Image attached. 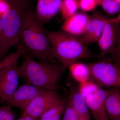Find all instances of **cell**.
I'll return each instance as SVG.
<instances>
[{"label": "cell", "mask_w": 120, "mask_h": 120, "mask_svg": "<svg viewBox=\"0 0 120 120\" xmlns=\"http://www.w3.org/2000/svg\"><path fill=\"white\" fill-rule=\"evenodd\" d=\"M29 8L24 15L19 37V44L39 60L54 61L47 31Z\"/></svg>", "instance_id": "6da1fadb"}, {"label": "cell", "mask_w": 120, "mask_h": 120, "mask_svg": "<svg viewBox=\"0 0 120 120\" xmlns=\"http://www.w3.org/2000/svg\"><path fill=\"white\" fill-rule=\"evenodd\" d=\"M22 65L19 67L20 77L27 83L50 90H57L64 70L60 64L54 61H36L24 55Z\"/></svg>", "instance_id": "7a4b0ae2"}, {"label": "cell", "mask_w": 120, "mask_h": 120, "mask_svg": "<svg viewBox=\"0 0 120 120\" xmlns=\"http://www.w3.org/2000/svg\"><path fill=\"white\" fill-rule=\"evenodd\" d=\"M47 34L51 45L52 58L57 60L64 71L79 60L94 56L80 36L61 30L47 31Z\"/></svg>", "instance_id": "3957f363"}, {"label": "cell", "mask_w": 120, "mask_h": 120, "mask_svg": "<svg viewBox=\"0 0 120 120\" xmlns=\"http://www.w3.org/2000/svg\"><path fill=\"white\" fill-rule=\"evenodd\" d=\"M10 8L2 17L3 31L0 39V60L9 50L19 44V34L29 0H10Z\"/></svg>", "instance_id": "277c9868"}, {"label": "cell", "mask_w": 120, "mask_h": 120, "mask_svg": "<svg viewBox=\"0 0 120 120\" xmlns=\"http://www.w3.org/2000/svg\"><path fill=\"white\" fill-rule=\"evenodd\" d=\"M88 64L91 79L100 87L120 89V71L110 58Z\"/></svg>", "instance_id": "5b68a950"}, {"label": "cell", "mask_w": 120, "mask_h": 120, "mask_svg": "<svg viewBox=\"0 0 120 120\" xmlns=\"http://www.w3.org/2000/svg\"><path fill=\"white\" fill-rule=\"evenodd\" d=\"M64 98L57 90H47L35 98L23 111L22 116L28 115L39 118L42 114Z\"/></svg>", "instance_id": "8992f818"}, {"label": "cell", "mask_w": 120, "mask_h": 120, "mask_svg": "<svg viewBox=\"0 0 120 120\" xmlns=\"http://www.w3.org/2000/svg\"><path fill=\"white\" fill-rule=\"evenodd\" d=\"M20 76L17 61L5 67L0 71V99L7 101L18 88Z\"/></svg>", "instance_id": "52a82bcc"}, {"label": "cell", "mask_w": 120, "mask_h": 120, "mask_svg": "<svg viewBox=\"0 0 120 120\" xmlns=\"http://www.w3.org/2000/svg\"><path fill=\"white\" fill-rule=\"evenodd\" d=\"M120 34V24L107 20L103 32L97 41L100 49L99 58H103L114 53Z\"/></svg>", "instance_id": "ba28073f"}, {"label": "cell", "mask_w": 120, "mask_h": 120, "mask_svg": "<svg viewBox=\"0 0 120 120\" xmlns=\"http://www.w3.org/2000/svg\"><path fill=\"white\" fill-rule=\"evenodd\" d=\"M47 90H49L27 83L18 87L8 101L0 99V103L15 106L23 111L35 98Z\"/></svg>", "instance_id": "9c48e42d"}, {"label": "cell", "mask_w": 120, "mask_h": 120, "mask_svg": "<svg viewBox=\"0 0 120 120\" xmlns=\"http://www.w3.org/2000/svg\"><path fill=\"white\" fill-rule=\"evenodd\" d=\"M107 19L99 13H95L90 16L86 31L80 36L84 43L86 45L98 41L103 32Z\"/></svg>", "instance_id": "30bf717a"}, {"label": "cell", "mask_w": 120, "mask_h": 120, "mask_svg": "<svg viewBox=\"0 0 120 120\" xmlns=\"http://www.w3.org/2000/svg\"><path fill=\"white\" fill-rule=\"evenodd\" d=\"M107 93V89L101 87L94 94L85 98L94 120H109L105 109V99Z\"/></svg>", "instance_id": "8fae6325"}, {"label": "cell", "mask_w": 120, "mask_h": 120, "mask_svg": "<svg viewBox=\"0 0 120 120\" xmlns=\"http://www.w3.org/2000/svg\"><path fill=\"white\" fill-rule=\"evenodd\" d=\"M90 18L84 12H76L64 20L61 30L75 36H81L86 31Z\"/></svg>", "instance_id": "7c38bea8"}, {"label": "cell", "mask_w": 120, "mask_h": 120, "mask_svg": "<svg viewBox=\"0 0 120 120\" xmlns=\"http://www.w3.org/2000/svg\"><path fill=\"white\" fill-rule=\"evenodd\" d=\"M62 0H38L35 11L39 20L44 24L52 19L60 11Z\"/></svg>", "instance_id": "4fadbf2b"}, {"label": "cell", "mask_w": 120, "mask_h": 120, "mask_svg": "<svg viewBox=\"0 0 120 120\" xmlns=\"http://www.w3.org/2000/svg\"><path fill=\"white\" fill-rule=\"evenodd\" d=\"M105 109L109 120L120 119V89H107L105 101Z\"/></svg>", "instance_id": "5bb4252c"}, {"label": "cell", "mask_w": 120, "mask_h": 120, "mask_svg": "<svg viewBox=\"0 0 120 120\" xmlns=\"http://www.w3.org/2000/svg\"><path fill=\"white\" fill-rule=\"evenodd\" d=\"M68 98L73 108L82 120H91V113L86 99L80 94L78 88H71Z\"/></svg>", "instance_id": "9a60e30c"}, {"label": "cell", "mask_w": 120, "mask_h": 120, "mask_svg": "<svg viewBox=\"0 0 120 120\" xmlns=\"http://www.w3.org/2000/svg\"><path fill=\"white\" fill-rule=\"evenodd\" d=\"M72 77L79 84L91 79L90 72L88 64L75 62L68 67Z\"/></svg>", "instance_id": "2e32d148"}, {"label": "cell", "mask_w": 120, "mask_h": 120, "mask_svg": "<svg viewBox=\"0 0 120 120\" xmlns=\"http://www.w3.org/2000/svg\"><path fill=\"white\" fill-rule=\"evenodd\" d=\"M67 101L64 98L42 114L39 120H60L64 112Z\"/></svg>", "instance_id": "e0dca14e"}, {"label": "cell", "mask_w": 120, "mask_h": 120, "mask_svg": "<svg viewBox=\"0 0 120 120\" xmlns=\"http://www.w3.org/2000/svg\"><path fill=\"white\" fill-rule=\"evenodd\" d=\"M79 8L78 0H62L60 9L62 19H67L76 13Z\"/></svg>", "instance_id": "ac0fdd59"}, {"label": "cell", "mask_w": 120, "mask_h": 120, "mask_svg": "<svg viewBox=\"0 0 120 120\" xmlns=\"http://www.w3.org/2000/svg\"><path fill=\"white\" fill-rule=\"evenodd\" d=\"M18 49L14 52L9 54L0 61V71L5 67L13 62L18 61L21 56L26 53V50L22 45H19Z\"/></svg>", "instance_id": "d6986e66"}, {"label": "cell", "mask_w": 120, "mask_h": 120, "mask_svg": "<svg viewBox=\"0 0 120 120\" xmlns=\"http://www.w3.org/2000/svg\"><path fill=\"white\" fill-rule=\"evenodd\" d=\"M78 89L83 97L86 98L89 95L94 94L101 87L95 82L90 79L79 84Z\"/></svg>", "instance_id": "ffe728a7"}, {"label": "cell", "mask_w": 120, "mask_h": 120, "mask_svg": "<svg viewBox=\"0 0 120 120\" xmlns=\"http://www.w3.org/2000/svg\"><path fill=\"white\" fill-rule=\"evenodd\" d=\"M98 4L101 6L108 15H114L120 11V5L114 0H97Z\"/></svg>", "instance_id": "44dd1931"}, {"label": "cell", "mask_w": 120, "mask_h": 120, "mask_svg": "<svg viewBox=\"0 0 120 120\" xmlns=\"http://www.w3.org/2000/svg\"><path fill=\"white\" fill-rule=\"evenodd\" d=\"M61 120H82L75 111L68 98H67L66 106Z\"/></svg>", "instance_id": "7402d4cb"}, {"label": "cell", "mask_w": 120, "mask_h": 120, "mask_svg": "<svg viewBox=\"0 0 120 120\" xmlns=\"http://www.w3.org/2000/svg\"><path fill=\"white\" fill-rule=\"evenodd\" d=\"M79 8L84 12L93 11L97 7V0H78Z\"/></svg>", "instance_id": "603a6c76"}, {"label": "cell", "mask_w": 120, "mask_h": 120, "mask_svg": "<svg viewBox=\"0 0 120 120\" xmlns=\"http://www.w3.org/2000/svg\"><path fill=\"white\" fill-rule=\"evenodd\" d=\"M10 8L9 2L4 0H0V17H2Z\"/></svg>", "instance_id": "cb8c5ba5"}, {"label": "cell", "mask_w": 120, "mask_h": 120, "mask_svg": "<svg viewBox=\"0 0 120 120\" xmlns=\"http://www.w3.org/2000/svg\"><path fill=\"white\" fill-rule=\"evenodd\" d=\"M15 113L11 109L5 114L3 120H15Z\"/></svg>", "instance_id": "d4e9b609"}, {"label": "cell", "mask_w": 120, "mask_h": 120, "mask_svg": "<svg viewBox=\"0 0 120 120\" xmlns=\"http://www.w3.org/2000/svg\"><path fill=\"white\" fill-rule=\"evenodd\" d=\"M110 56V57L112 58H114L120 56V34L118 40V44L117 46L116 50L114 53Z\"/></svg>", "instance_id": "484cf974"}, {"label": "cell", "mask_w": 120, "mask_h": 120, "mask_svg": "<svg viewBox=\"0 0 120 120\" xmlns=\"http://www.w3.org/2000/svg\"><path fill=\"white\" fill-rule=\"evenodd\" d=\"M107 20L108 22L120 24V12L116 17L110 19H108Z\"/></svg>", "instance_id": "4316f807"}, {"label": "cell", "mask_w": 120, "mask_h": 120, "mask_svg": "<svg viewBox=\"0 0 120 120\" xmlns=\"http://www.w3.org/2000/svg\"><path fill=\"white\" fill-rule=\"evenodd\" d=\"M120 71V56L114 58H110Z\"/></svg>", "instance_id": "83f0119b"}, {"label": "cell", "mask_w": 120, "mask_h": 120, "mask_svg": "<svg viewBox=\"0 0 120 120\" xmlns=\"http://www.w3.org/2000/svg\"><path fill=\"white\" fill-rule=\"evenodd\" d=\"M24 118V120H39V118H36L28 115L26 116H22Z\"/></svg>", "instance_id": "f1b7e54d"}, {"label": "cell", "mask_w": 120, "mask_h": 120, "mask_svg": "<svg viewBox=\"0 0 120 120\" xmlns=\"http://www.w3.org/2000/svg\"><path fill=\"white\" fill-rule=\"evenodd\" d=\"M2 31H3V26L2 17H0V39L2 35Z\"/></svg>", "instance_id": "f546056e"}, {"label": "cell", "mask_w": 120, "mask_h": 120, "mask_svg": "<svg viewBox=\"0 0 120 120\" xmlns=\"http://www.w3.org/2000/svg\"><path fill=\"white\" fill-rule=\"evenodd\" d=\"M116 2H117V3H118L120 5V0H114Z\"/></svg>", "instance_id": "4dcf8cb0"}, {"label": "cell", "mask_w": 120, "mask_h": 120, "mask_svg": "<svg viewBox=\"0 0 120 120\" xmlns=\"http://www.w3.org/2000/svg\"><path fill=\"white\" fill-rule=\"evenodd\" d=\"M17 120H24V119L23 117L22 116V117H21V118Z\"/></svg>", "instance_id": "1f68e13d"}, {"label": "cell", "mask_w": 120, "mask_h": 120, "mask_svg": "<svg viewBox=\"0 0 120 120\" xmlns=\"http://www.w3.org/2000/svg\"><path fill=\"white\" fill-rule=\"evenodd\" d=\"M4 0L6 1H10V0Z\"/></svg>", "instance_id": "d6a6232c"}, {"label": "cell", "mask_w": 120, "mask_h": 120, "mask_svg": "<svg viewBox=\"0 0 120 120\" xmlns=\"http://www.w3.org/2000/svg\"></svg>", "instance_id": "836d02e7"}]
</instances>
